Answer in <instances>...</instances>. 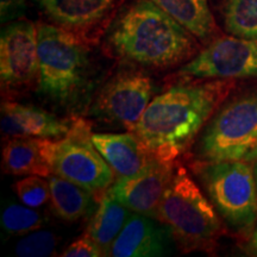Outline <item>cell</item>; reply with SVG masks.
I'll return each instance as SVG.
<instances>
[{"instance_id": "obj_1", "label": "cell", "mask_w": 257, "mask_h": 257, "mask_svg": "<svg viewBox=\"0 0 257 257\" xmlns=\"http://www.w3.org/2000/svg\"><path fill=\"white\" fill-rule=\"evenodd\" d=\"M180 78L148 105L131 128L150 155L175 163L234 88L233 79Z\"/></svg>"}, {"instance_id": "obj_2", "label": "cell", "mask_w": 257, "mask_h": 257, "mask_svg": "<svg viewBox=\"0 0 257 257\" xmlns=\"http://www.w3.org/2000/svg\"><path fill=\"white\" fill-rule=\"evenodd\" d=\"M108 56L150 69H169L197 55L195 36L152 0H135L118 12L107 31Z\"/></svg>"}, {"instance_id": "obj_3", "label": "cell", "mask_w": 257, "mask_h": 257, "mask_svg": "<svg viewBox=\"0 0 257 257\" xmlns=\"http://www.w3.org/2000/svg\"><path fill=\"white\" fill-rule=\"evenodd\" d=\"M40 80L36 91L73 115L87 107L94 88L89 44L49 24L37 25Z\"/></svg>"}, {"instance_id": "obj_4", "label": "cell", "mask_w": 257, "mask_h": 257, "mask_svg": "<svg viewBox=\"0 0 257 257\" xmlns=\"http://www.w3.org/2000/svg\"><path fill=\"white\" fill-rule=\"evenodd\" d=\"M156 219L168 227L184 253L213 252L225 231L216 207L181 165H176Z\"/></svg>"}, {"instance_id": "obj_5", "label": "cell", "mask_w": 257, "mask_h": 257, "mask_svg": "<svg viewBox=\"0 0 257 257\" xmlns=\"http://www.w3.org/2000/svg\"><path fill=\"white\" fill-rule=\"evenodd\" d=\"M192 167L221 220L233 233L248 240L257 224L253 166L242 161H195Z\"/></svg>"}, {"instance_id": "obj_6", "label": "cell", "mask_w": 257, "mask_h": 257, "mask_svg": "<svg viewBox=\"0 0 257 257\" xmlns=\"http://www.w3.org/2000/svg\"><path fill=\"white\" fill-rule=\"evenodd\" d=\"M197 161H257V92L243 93L220 106L204 127Z\"/></svg>"}, {"instance_id": "obj_7", "label": "cell", "mask_w": 257, "mask_h": 257, "mask_svg": "<svg viewBox=\"0 0 257 257\" xmlns=\"http://www.w3.org/2000/svg\"><path fill=\"white\" fill-rule=\"evenodd\" d=\"M88 120L73 115L66 136L51 142L49 161L53 174L86 188L98 200L113 185L115 173L92 141Z\"/></svg>"}, {"instance_id": "obj_8", "label": "cell", "mask_w": 257, "mask_h": 257, "mask_svg": "<svg viewBox=\"0 0 257 257\" xmlns=\"http://www.w3.org/2000/svg\"><path fill=\"white\" fill-rule=\"evenodd\" d=\"M156 93L154 80L138 69H123L96 93L88 114L98 120L120 124L131 131Z\"/></svg>"}, {"instance_id": "obj_9", "label": "cell", "mask_w": 257, "mask_h": 257, "mask_svg": "<svg viewBox=\"0 0 257 257\" xmlns=\"http://www.w3.org/2000/svg\"><path fill=\"white\" fill-rule=\"evenodd\" d=\"M0 80L6 99L37 88L40 59L37 25L29 21H14L2 30Z\"/></svg>"}, {"instance_id": "obj_10", "label": "cell", "mask_w": 257, "mask_h": 257, "mask_svg": "<svg viewBox=\"0 0 257 257\" xmlns=\"http://www.w3.org/2000/svg\"><path fill=\"white\" fill-rule=\"evenodd\" d=\"M178 76L191 79L257 78V40L221 36L179 69Z\"/></svg>"}, {"instance_id": "obj_11", "label": "cell", "mask_w": 257, "mask_h": 257, "mask_svg": "<svg viewBox=\"0 0 257 257\" xmlns=\"http://www.w3.org/2000/svg\"><path fill=\"white\" fill-rule=\"evenodd\" d=\"M43 15L88 44L106 34L121 0H34Z\"/></svg>"}, {"instance_id": "obj_12", "label": "cell", "mask_w": 257, "mask_h": 257, "mask_svg": "<svg viewBox=\"0 0 257 257\" xmlns=\"http://www.w3.org/2000/svg\"><path fill=\"white\" fill-rule=\"evenodd\" d=\"M175 163L154 159L147 168L135 176H119L110 191L134 213L156 219L163 195L174 175Z\"/></svg>"}, {"instance_id": "obj_13", "label": "cell", "mask_w": 257, "mask_h": 257, "mask_svg": "<svg viewBox=\"0 0 257 257\" xmlns=\"http://www.w3.org/2000/svg\"><path fill=\"white\" fill-rule=\"evenodd\" d=\"M154 218L131 214L123 230L112 243L106 256L156 257L169 253L172 233L166 225H159Z\"/></svg>"}, {"instance_id": "obj_14", "label": "cell", "mask_w": 257, "mask_h": 257, "mask_svg": "<svg viewBox=\"0 0 257 257\" xmlns=\"http://www.w3.org/2000/svg\"><path fill=\"white\" fill-rule=\"evenodd\" d=\"M72 120L61 119L57 115L36 106L21 104L11 99H4L2 102V131L8 138L36 137L60 140L69 131Z\"/></svg>"}, {"instance_id": "obj_15", "label": "cell", "mask_w": 257, "mask_h": 257, "mask_svg": "<svg viewBox=\"0 0 257 257\" xmlns=\"http://www.w3.org/2000/svg\"><path fill=\"white\" fill-rule=\"evenodd\" d=\"M92 141L118 176H135L155 159L133 131L125 134H93Z\"/></svg>"}, {"instance_id": "obj_16", "label": "cell", "mask_w": 257, "mask_h": 257, "mask_svg": "<svg viewBox=\"0 0 257 257\" xmlns=\"http://www.w3.org/2000/svg\"><path fill=\"white\" fill-rule=\"evenodd\" d=\"M51 141L36 137H12L3 149V172L10 175L53 174L49 161Z\"/></svg>"}, {"instance_id": "obj_17", "label": "cell", "mask_w": 257, "mask_h": 257, "mask_svg": "<svg viewBox=\"0 0 257 257\" xmlns=\"http://www.w3.org/2000/svg\"><path fill=\"white\" fill-rule=\"evenodd\" d=\"M48 182L51 211L60 219L76 221L95 212L99 200L86 188L54 174L48 176Z\"/></svg>"}, {"instance_id": "obj_18", "label": "cell", "mask_w": 257, "mask_h": 257, "mask_svg": "<svg viewBox=\"0 0 257 257\" xmlns=\"http://www.w3.org/2000/svg\"><path fill=\"white\" fill-rule=\"evenodd\" d=\"M130 216V210L118 200L108 188L99 200L98 207L86 231L101 246L104 256L123 230Z\"/></svg>"}, {"instance_id": "obj_19", "label": "cell", "mask_w": 257, "mask_h": 257, "mask_svg": "<svg viewBox=\"0 0 257 257\" xmlns=\"http://www.w3.org/2000/svg\"><path fill=\"white\" fill-rule=\"evenodd\" d=\"M201 41L210 40L214 25L207 0H152Z\"/></svg>"}, {"instance_id": "obj_20", "label": "cell", "mask_w": 257, "mask_h": 257, "mask_svg": "<svg viewBox=\"0 0 257 257\" xmlns=\"http://www.w3.org/2000/svg\"><path fill=\"white\" fill-rule=\"evenodd\" d=\"M223 19L232 36L257 40V0H224Z\"/></svg>"}, {"instance_id": "obj_21", "label": "cell", "mask_w": 257, "mask_h": 257, "mask_svg": "<svg viewBox=\"0 0 257 257\" xmlns=\"http://www.w3.org/2000/svg\"><path fill=\"white\" fill-rule=\"evenodd\" d=\"M44 217L41 216L40 212L34 210L25 205H19L16 202H10L3 207L0 224L3 230L11 236L28 234L42 229L44 225Z\"/></svg>"}, {"instance_id": "obj_22", "label": "cell", "mask_w": 257, "mask_h": 257, "mask_svg": "<svg viewBox=\"0 0 257 257\" xmlns=\"http://www.w3.org/2000/svg\"><path fill=\"white\" fill-rule=\"evenodd\" d=\"M56 245L55 233L48 230H36L24 234L16 245L15 252L22 257H46L54 255Z\"/></svg>"}, {"instance_id": "obj_23", "label": "cell", "mask_w": 257, "mask_h": 257, "mask_svg": "<svg viewBox=\"0 0 257 257\" xmlns=\"http://www.w3.org/2000/svg\"><path fill=\"white\" fill-rule=\"evenodd\" d=\"M14 189L19 200L29 207H41L50 200L49 182L43 176L28 175L18 180L14 185Z\"/></svg>"}, {"instance_id": "obj_24", "label": "cell", "mask_w": 257, "mask_h": 257, "mask_svg": "<svg viewBox=\"0 0 257 257\" xmlns=\"http://www.w3.org/2000/svg\"><path fill=\"white\" fill-rule=\"evenodd\" d=\"M63 257H99L104 256L101 246L87 232L73 240L61 253Z\"/></svg>"}, {"instance_id": "obj_25", "label": "cell", "mask_w": 257, "mask_h": 257, "mask_svg": "<svg viewBox=\"0 0 257 257\" xmlns=\"http://www.w3.org/2000/svg\"><path fill=\"white\" fill-rule=\"evenodd\" d=\"M25 10H27L25 0H2L0 3L2 23L8 24L10 22L18 21L24 16Z\"/></svg>"}, {"instance_id": "obj_26", "label": "cell", "mask_w": 257, "mask_h": 257, "mask_svg": "<svg viewBox=\"0 0 257 257\" xmlns=\"http://www.w3.org/2000/svg\"><path fill=\"white\" fill-rule=\"evenodd\" d=\"M248 248L249 251L252 253V255L257 256V226L253 230V232L250 236V238L248 239Z\"/></svg>"}, {"instance_id": "obj_27", "label": "cell", "mask_w": 257, "mask_h": 257, "mask_svg": "<svg viewBox=\"0 0 257 257\" xmlns=\"http://www.w3.org/2000/svg\"><path fill=\"white\" fill-rule=\"evenodd\" d=\"M253 173H255V180H256V187H257V161L253 163Z\"/></svg>"}]
</instances>
